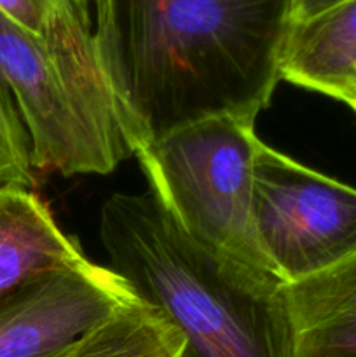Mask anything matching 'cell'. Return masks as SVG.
Returning a JSON list of instances; mask_svg holds the SVG:
<instances>
[{
  "mask_svg": "<svg viewBox=\"0 0 356 357\" xmlns=\"http://www.w3.org/2000/svg\"><path fill=\"white\" fill-rule=\"evenodd\" d=\"M100 237L112 271L181 335V357H297L285 282L192 239L152 192L108 197Z\"/></svg>",
  "mask_w": 356,
  "mask_h": 357,
  "instance_id": "2",
  "label": "cell"
},
{
  "mask_svg": "<svg viewBox=\"0 0 356 357\" xmlns=\"http://www.w3.org/2000/svg\"><path fill=\"white\" fill-rule=\"evenodd\" d=\"M260 143L253 124L209 117L142 146L135 155L150 192L192 239L250 271L274 275L258 246L251 206Z\"/></svg>",
  "mask_w": 356,
  "mask_h": 357,
  "instance_id": "4",
  "label": "cell"
},
{
  "mask_svg": "<svg viewBox=\"0 0 356 357\" xmlns=\"http://www.w3.org/2000/svg\"><path fill=\"white\" fill-rule=\"evenodd\" d=\"M297 357H356V253L285 284Z\"/></svg>",
  "mask_w": 356,
  "mask_h": 357,
  "instance_id": "8",
  "label": "cell"
},
{
  "mask_svg": "<svg viewBox=\"0 0 356 357\" xmlns=\"http://www.w3.org/2000/svg\"><path fill=\"white\" fill-rule=\"evenodd\" d=\"M79 0H0V13L27 30L42 33L65 7Z\"/></svg>",
  "mask_w": 356,
  "mask_h": 357,
  "instance_id": "12",
  "label": "cell"
},
{
  "mask_svg": "<svg viewBox=\"0 0 356 357\" xmlns=\"http://www.w3.org/2000/svg\"><path fill=\"white\" fill-rule=\"evenodd\" d=\"M135 302L121 275L86 258L0 305V357H59Z\"/></svg>",
  "mask_w": 356,
  "mask_h": 357,
  "instance_id": "6",
  "label": "cell"
},
{
  "mask_svg": "<svg viewBox=\"0 0 356 357\" xmlns=\"http://www.w3.org/2000/svg\"><path fill=\"white\" fill-rule=\"evenodd\" d=\"M348 0H292V9H290V24L304 23L313 17L321 16L335 7L342 6Z\"/></svg>",
  "mask_w": 356,
  "mask_h": 357,
  "instance_id": "13",
  "label": "cell"
},
{
  "mask_svg": "<svg viewBox=\"0 0 356 357\" xmlns=\"http://www.w3.org/2000/svg\"><path fill=\"white\" fill-rule=\"evenodd\" d=\"M184 338L156 309L135 302L59 357H181Z\"/></svg>",
  "mask_w": 356,
  "mask_h": 357,
  "instance_id": "10",
  "label": "cell"
},
{
  "mask_svg": "<svg viewBox=\"0 0 356 357\" xmlns=\"http://www.w3.org/2000/svg\"><path fill=\"white\" fill-rule=\"evenodd\" d=\"M253 225L285 284L356 253V188L260 143L253 164Z\"/></svg>",
  "mask_w": 356,
  "mask_h": 357,
  "instance_id": "5",
  "label": "cell"
},
{
  "mask_svg": "<svg viewBox=\"0 0 356 357\" xmlns=\"http://www.w3.org/2000/svg\"><path fill=\"white\" fill-rule=\"evenodd\" d=\"M342 103L348 105V107L356 114V87L351 91V93H348L344 98H342Z\"/></svg>",
  "mask_w": 356,
  "mask_h": 357,
  "instance_id": "14",
  "label": "cell"
},
{
  "mask_svg": "<svg viewBox=\"0 0 356 357\" xmlns=\"http://www.w3.org/2000/svg\"><path fill=\"white\" fill-rule=\"evenodd\" d=\"M86 260L31 188L0 190V305L54 272Z\"/></svg>",
  "mask_w": 356,
  "mask_h": 357,
  "instance_id": "7",
  "label": "cell"
},
{
  "mask_svg": "<svg viewBox=\"0 0 356 357\" xmlns=\"http://www.w3.org/2000/svg\"><path fill=\"white\" fill-rule=\"evenodd\" d=\"M94 42L136 150L209 117L255 124L281 79L292 0H93Z\"/></svg>",
  "mask_w": 356,
  "mask_h": 357,
  "instance_id": "1",
  "label": "cell"
},
{
  "mask_svg": "<svg viewBox=\"0 0 356 357\" xmlns=\"http://www.w3.org/2000/svg\"><path fill=\"white\" fill-rule=\"evenodd\" d=\"M281 79L342 101L356 87V0L290 24Z\"/></svg>",
  "mask_w": 356,
  "mask_h": 357,
  "instance_id": "9",
  "label": "cell"
},
{
  "mask_svg": "<svg viewBox=\"0 0 356 357\" xmlns=\"http://www.w3.org/2000/svg\"><path fill=\"white\" fill-rule=\"evenodd\" d=\"M93 0L65 7L42 33L0 13V77L40 173L107 174L133 155L94 42Z\"/></svg>",
  "mask_w": 356,
  "mask_h": 357,
  "instance_id": "3",
  "label": "cell"
},
{
  "mask_svg": "<svg viewBox=\"0 0 356 357\" xmlns=\"http://www.w3.org/2000/svg\"><path fill=\"white\" fill-rule=\"evenodd\" d=\"M34 185L35 169L27 129L0 77V190L9 187L31 188Z\"/></svg>",
  "mask_w": 356,
  "mask_h": 357,
  "instance_id": "11",
  "label": "cell"
}]
</instances>
